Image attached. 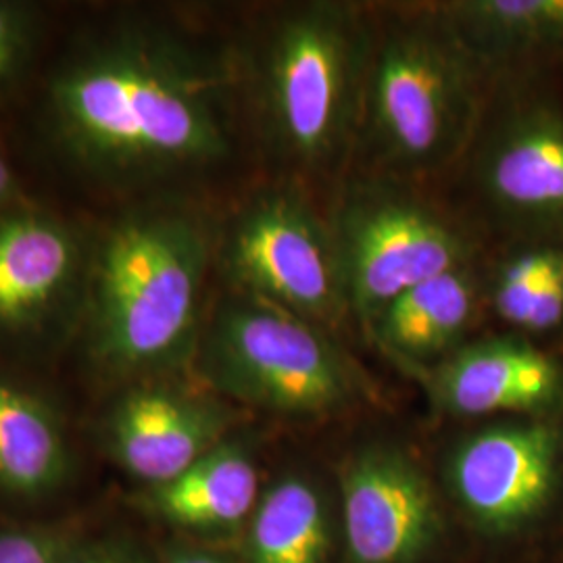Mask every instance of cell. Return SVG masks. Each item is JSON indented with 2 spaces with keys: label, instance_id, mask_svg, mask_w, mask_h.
<instances>
[{
  "label": "cell",
  "instance_id": "cell-1",
  "mask_svg": "<svg viewBox=\"0 0 563 563\" xmlns=\"http://www.w3.org/2000/svg\"><path fill=\"white\" fill-rule=\"evenodd\" d=\"M220 74L157 32L121 25L60 63L46 118L60 153L109 186L153 180L222 159Z\"/></svg>",
  "mask_w": 563,
  "mask_h": 563
},
{
  "label": "cell",
  "instance_id": "cell-2",
  "mask_svg": "<svg viewBox=\"0 0 563 563\" xmlns=\"http://www.w3.org/2000/svg\"><path fill=\"white\" fill-rule=\"evenodd\" d=\"M209 239L172 207H139L90 251L81 309L90 365L109 380H146L184 362L199 328Z\"/></svg>",
  "mask_w": 563,
  "mask_h": 563
},
{
  "label": "cell",
  "instance_id": "cell-3",
  "mask_svg": "<svg viewBox=\"0 0 563 563\" xmlns=\"http://www.w3.org/2000/svg\"><path fill=\"white\" fill-rule=\"evenodd\" d=\"M201 369L225 395L290 416L332 411L353 390L341 353L313 323L246 295L209 325Z\"/></svg>",
  "mask_w": 563,
  "mask_h": 563
},
{
  "label": "cell",
  "instance_id": "cell-4",
  "mask_svg": "<svg viewBox=\"0 0 563 563\" xmlns=\"http://www.w3.org/2000/svg\"><path fill=\"white\" fill-rule=\"evenodd\" d=\"M225 265L246 297L307 322L334 320L346 299L336 244L286 195L244 207L225 241Z\"/></svg>",
  "mask_w": 563,
  "mask_h": 563
},
{
  "label": "cell",
  "instance_id": "cell-5",
  "mask_svg": "<svg viewBox=\"0 0 563 563\" xmlns=\"http://www.w3.org/2000/svg\"><path fill=\"white\" fill-rule=\"evenodd\" d=\"M451 483L488 532L528 537L541 530L562 514V426L544 416L486 428L457 449Z\"/></svg>",
  "mask_w": 563,
  "mask_h": 563
},
{
  "label": "cell",
  "instance_id": "cell-6",
  "mask_svg": "<svg viewBox=\"0 0 563 563\" xmlns=\"http://www.w3.org/2000/svg\"><path fill=\"white\" fill-rule=\"evenodd\" d=\"M336 253L346 297L374 322L402 292L463 269L467 260L465 241L449 223L397 199L353 205Z\"/></svg>",
  "mask_w": 563,
  "mask_h": 563
},
{
  "label": "cell",
  "instance_id": "cell-7",
  "mask_svg": "<svg viewBox=\"0 0 563 563\" xmlns=\"http://www.w3.org/2000/svg\"><path fill=\"white\" fill-rule=\"evenodd\" d=\"M355 69V44L336 11L288 21L269 53V109L282 141L316 159L341 136Z\"/></svg>",
  "mask_w": 563,
  "mask_h": 563
},
{
  "label": "cell",
  "instance_id": "cell-8",
  "mask_svg": "<svg viewBox=\"0 0 563 563\" xmlns=\"http://www.w3.org/2000/svg\"><path fill=\"white\" fill-rule=\"evenodd\" d=\"M90 251L44 209L0 213V339L34 341L81 316Z\"/></svg>",
  "mask_w": 563,
  "mask_h": 563
},
{
  "label": "cell",
  "instance_id": "cell-9",
  "mask_svg": "<svg viewBox=\"0 0 563 563\" xmlns=\"http://www.w3.org/2000/svg\"><path fill=\"white\" fill-rule=\"evenodd\" d=\"M467 104L462 63L423 34L390 42L380 55L372 111L384 144L402 162H434L451 146Z\"/></svg>",
  "mask_w": 563,
  "mask_h": 563
},
{
  "label": "cell",
  "instance_id": "cell-10",
  "mask_svg": "<svg viewBox=\"0 0 563 563\" xmlns=\"http://www.w3.org/2000/svg\"><path fill=\"white\" fill-rule=\"evenodd\" d=\"M225 426L228 413L218 402L146 378L130 384L109 407L102 443L123 472L151 488L178 478L223 443Z\"/></svg>",
  "mask_w": 563,
  "mask_h": 563
},
{
  "label": "cell",
  "instance_id": "cell-11",
  "mask_svg": "<svg viewBox=\"0 0 563 563\" xmlns=\"http://www.w3.org/2000/svg\"><path fill=\"white\" fill-rule=\"evenodd\" d=\"M342 518L355 563H407L434 530V504L420 470L397 451L372 449L342 474Z\"/></svg>",
  "mask_w": 563,
  "mask_h": 563
},
{
  "label": "cell",
  "instance_id": "cell-12",
  "mask_svg": "<svg viewBox=\"0 0 563 563\" xmlns=\"http://www.w3.org/2000/svg\"><path fill=\"white\" fill-rule=\"evenodd\" d=\"M437 395L451 413L544 418L563 402V369L543 351L511 339L465 346L437 374Z\"/></svg>",
  "mask_w": 563,
  "mask_h": 563
},
{
  "label": "cell",
  "instance_id": "cell-13",
  "mask_svg": "<svg viewBox=\"0 0 563 563\" xmlns=\"http://www.w3.org/2000/svg\"><path fill=\"white\" fill-rule=\"evenodd\" d=\"M253 457L232 441L213 446L178 478L146 488L142 507L190 530H223L244 522L260 504Z\"/></svg>",
  "mask_w": 563,
  "mask_h": 563
},
{
  "label": "cell",
  "instance_id": "cell-14",
  "mask_svg": "<svg viewBox=\"0 0 563 563\" xmlns=\"http://www.w3.org/2000/svg\"><path fill=\"white\" fill-rule=\"evenodd\" d=\"M71 467L55 407L34 390L0 378V488L21 499L57 490Z\"/></svg>",
  "mask_w": 563,
  "mask_h": 563
},
{
  "label": "cell",
  "instance_id": "cell-15",
  "mask_svg": "<svg viewBox=\"0 0 563 563\" xmlns=\"http://www.w3.org/2000/svg\"><path fill=\"white\" fill-rule=\"evenodd\" d=\"M476 288L465 269L449 272L402 292L378 316V334L405 357H432L446 351L467 328Z\"/></svg>",
  "mask_w": 563,
  "mask_h": 563
},
{
  "label": "cell",
  "instance_id": "cell-16",
  "mask_svg": "<svg viewBox=\"0 0 563 563\" xmlns=\"http://www.w3.org/2000/svg\"><path fill=\"white\" fill-rule=\"evenodd\" d=\"M490 188L509 207L528 213H563V128L534 120L495 153Z\"/></svg>",
  "mask_w": 563,
  "mask_h": 563
},
{
  "label": "cell",
  "instance_id": "cell-17",
  "mask_svg": "<svg viewBox=\"0 0 563 563\" xmlns=\"http://www.w3.org/2000/svg\"><path fill=\"white\" fill-rule=\"evenodd\" d=\"M325 547L323 505L309 484L284 478L263 493L249 528L251 562L322 563Z\"/></svg>",
  "mask_w": 563,
  "mask_h": 563
},
{
  "label": "cell",
  "instance_id": "cell-18",
  "mask_svg": "<svg viewBox=\"0 0 563 563\" xmlns=\"http://www.w3.org/2000/svg\"><path fill=\"white\" fill-rule=\"evenodd\" d=\"M467 30L499 42L544 41L563 34V0H472L453 4Z\"/></svg>",
  "mask_w": 563,
  "mask_h": 563
},
{
  "label": "cell",
  "instance_id": "cell-19",
  "mask_svg": "<svg viewBox=\"0 0 563 563\" xmlns=\"http://www.w3.org/2000/svg\"><path fill=\"white\" fill-rule=\"evenodd\" d=\"M38 21L23 2L0 0V95L20 80L32 59Z\"/></svg>",
  "mask_w": 563,
  "mask_h": 563
},
{
  "label": "cell",
  "instance_id": "cell-20",
  "mask_svg": "<svg viewBox=\"0 0 563 563\" xmlns=\"http://www.w3.org/2000/svg\"><path fill=\"white\" fill-rule=\"evenodd\" d=\"M553 260L555 251H537L518 257L505 267L495 290V305L501 318L522 325L528 305L539 290Z\"/></svg>",
  "mask_w": 563,
  "mask_h": 563
},
{
  "label": "cell",
  "instance_id": "cell-21",
  "mask_svg": "<svg viewBox=\"0 0 563 563\" xmlns=\"http://www.w3.org/2000/svg\"><path fill=\"white\" fill-rule=\"evenodd\" d=\"M71 541L46 526L0 528V563H60Z\"/></svg>",
  "mask_w": 563,
  "mask_h": 563
},
{
  "label": "cell",
  "instance_id": "cell-22",
  "mask_svg": "<svg viewBox=\"0 0 563 563\" xmlns=\"http://www.w3.org/2000/svg\"><path fill=\"white\" fill-rule=\"evenodd\" d=\"M563 318V253H555L547 276L534 292L528 311L523 316L522 328L530 332H544L562 322Z\"/></svg>",
  "mask_w": 563,
  "mask_h": 563
},
{
  "label": "cell",
  "instance_id": "cell-23",
  "mask_svg": "<svg viewBox=\"0 0 563 563\" xmlns=\"http://www.w3.org/2000/svg\"><path fill=\"white\" fill-rule=\"evenodd\" d=\"M60 563H141L118 543L69 544Z\"/></svg>",
  "mask_w": 563,
  "mask_h": 563
},
{
  "label": "cell",
  "instance_id": "cell-24",
  "mask_svg": "<svg viewBox=\"0 0 563 563\" xmlns=\"http://www.w3.org/2000/svg\"><path fill=\"white\" fill-rule=\"evenodd\" d=\"M20 201V181L18 174L13 172L11 163L0 151V213L13 209V205Z\"/></svg>",
  "mask_w": 563,
  "mask_h": 563
},
{
  "label": "cell",
  "instance_id": "cell-25",
  "mask_svg": "<svg viewBox=\"0 0 563 563\" xmlns=\"http://www.w3.org/2000/svg\"><path fill=\"white\" fill-rule=\"evenodd\" d=\"M165 563H228L222 558L213 555V553H205V551H178L174 555L167 558Z\"/></svg>",
  "mask_w": 563,
  "mask_h": 563
}]
</instances>
